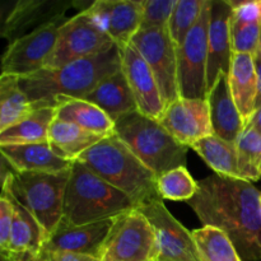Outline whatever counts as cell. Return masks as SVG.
<instances>
[{
  "label": "cell",
  "mask_w": 261,
  "mask_h": 261,
  "mask_svg": "<svg viewBox=\"0 0 261 261\" xmlns=\"http://www.w3.org/2000/svg\"><path fill=\"white\" fill-rule=\"evenodd\" d=\"M70 171L64 173L9 171L3 177V182L9 186L13 196L37 219L48 237L63 219L64 199Z\"/></svg>",
  "instance_id": "8992f818"
},
{
  "label": "cell",
  "mask_w": 261,
  "mask_h": 261,
  "mask_svg": "<svg viewBox=\"0 0 261 261\" xmlns=\"http://www.w3.org/2000/svg\"><path fill=\"white\" fill-rule=\"evenodd\" d=\"M3 185L8 186L4 182ZM10 196L14 205V218L9 247L2 255L3 261H41L42 249L48 239L47 233L37 219L13 196L12 191Z\"/></svg>",
  "instance_id": "d6986e66"
},
{
  "label": "cell",
  "mask_w": 261,
  "mask_h": 261,
  "mask_svg": "<svg viewBox=\"0 0 261 261\" xmlns=\"http://www.w3.org/2000/svg\"><path fill=\"white\" fill-rule=\"evenodd\" d=\"M161 124L185 147L213 135L211 111L206 99L178 98L166 106Z\"/></svg>",
  "instance_id": "2e32d148"
},
{
  "label": "cell",
  "mask_w": 261,
  "mask_h": 261,
  "mask_svg": "<svg viewBox=\"0 0 261 261\" xmlns=\"http://www.w3.org/2000/svg\"><path fill=\"white\" fill-rule=\"evenodd\" d=\"M157 190L162 200L190 201L198 191V181L188 168L178 167L157 177Z\"/></svg>",
  "instance_id": "4dcf8cb0"
},
{
  "label": "cell",
  "mask_w": 261,
  "mask_h": 261,
  "mask_svg": "<svg viewBox=\"0 0 261 261\" xmlns=\"http://www.w3.org/2000/svg\"><path fill=\"white\" fill-rule=\"evenodd\" d=\"M204 5L205 0H177L167 25L176 48L182 45L189 32L198 23Z\"/></svg>",
  "instance_id": "1f68e13d"
},
{
  "label": "cell",
  "mask_w": 261,
  "mask_h": 261,
  "mask_svg": "<svg viewBox=\"0 0 261 261\" xmlns=\"http://www.w3.org/2000/svg\"><path fill=\"white\" fill-rule=\"evenodd\" d=\"M98 259L99 261H158L154 229L139 209H133L114 219Z\"/></svg>",
  "instance_id": "52a82bcc"
},
{
  "label": "cell",
  "mask_w": 261,
  "mask_h": 261,
  "mask_svg": "<svg viewBox=\"0 0 261 261\" xmlns=\"http://www.w3.org/2000/svg\"><path fill=\"white\" fill-rule=\"evenodd\" d=\"M105 139L71 122L55 119L48 133V143L60 157L76 161L84 152Z\"/></svg>",
  "instance_id": "cb8c5ba5"
},
{
  "label": "cell",
  "mask_w": 261,
  "mask_h": 261,
  "mask_svg": "<svg viewBox=\"0 0 261 261\" xmlns=\"http://www.w3.org/2000/svg\"><path fill=\"white\" fill-rule=\"evenodd\" d=\"M114 219L84 226H73L61 221L55 232L46 241L41 256L55 252H71L99 257L102 245L109 234Z\"/></svg>",
  "instance_id": "ac0fdd59"
},
{
  "label": "cell",
  "mask_w": 261,
  "mask_h": 261,
  "mask_svg": "<svg viewBox=\"0 0 261 261\" xmlns=\"http://www.w3.org/2000/svg\"><path fill=\"white\" fill-rule=\"evenodd\" d=\"M241 178L249 182L261 180V135L246 125L236 143Z\"/></svg>",
  "instance_id": "f546056e"
},
{
  "label": "cell",
  "mask_w": 261,
  "mask_h": 261,
  "mask_svg": "<svg viewBox=\"0 0 261 261\" xmlns=\"http://www.w3.org/2000/svg\"><path fill=\"white\" fill-rule=\"evenodd\" d=\"M206 101L211 111L213 134L226 142L236 144L246 124L234 103L229 88L228 74H219L213 88L208 92Z\"/></svg>",
  "instance_id": "44dd1931"
},
{
  "label": "cell",
  "mask_w": 261,
  "mask_h": 261,
  "mask_svg": "<svg viewBox=\"0 0 261 261\" xmlns=\"http://www.w3.org/2000/svg\"><path fill=\"white\" fill-rule=\"evenodd\" d=\"M140 212L154 229L160 261H201L190 231L170 213L163 200L143 204Z\"/></svg>",
  "instance_id": "8fae6325"
},
{
  "label": "cell",
  "mask_w": 261,
  "mask_h": 261,
  "mask_svg": "<svg viewBox=\"0 0 261 261\" xmlns=\"http://www.w3.org/2000/svg\"><path fill=\"white\" fill-rule=\"evenodd\" d=\"M41 261H99L98 257L84 254H71V252H55L41 256Z\"/></svg>",
  "instance_id": "d590c367"
},
{
  "label": "cell",
  "mask_w": 261,
  "mask_h": 261,
  "mask_svg": "<svg viewBox=\"0 0 261 261\" xmlns=\"http://www.w3.org/2000/svg\"><path fill=\"white\" fill-rule=\"evenodd\" d=\"M228 82L234 103L247 125L256 111L257 79L254 55L233 54Z\"/></svg>",
  "instance_id": "7402d4cb"
},
{
  "label": "cell",
  "mask_w": 261,
  "mask_h": 261,
  "mask_svg": "<svg viewBox=\"0 0 261 261\" xmlns=\"http://www.w3.org/2000/svg\"><path fill=\"white\" fill-rule=\"evenodd\" d=\"M76 161L107 184L126 194L138 208L161 199L154 173L115 134L89 148Z\"/></svg>",
  "instance_id": "3957f363"
},
{
  "label": "cell",
  "mask_w": 261,
  "mask_h": 261,
  "mask_svg": "<svg viewBox=\"0 0 261 261\" xmlns=\"http://www.w3.org/2000/svg\"><path fill=\"white\" fill-rule=\"evenodd\" d=\"M143 2L144 0H96L86 12L120 48H124L139 32Z\"/></svg>",
  "instance_id": "9a60e30c"
},
{
  "label": "cell",
  "mask_w": 261,
  "mask_h": 261,
  "mask_svg": "<svg viewBox=\"0 0 261 261\" xmlns=\"http://www.w3.org/2000/svg\"><path fill=\"white\" fill-rule=\"evenodd\" d=\"M13 218H14V205L8 186L3 185L2 198H0V252L4 255L8 251L12 233Z\"/></svg>",
  "instance_id": "e575fe53"
},
{
  "label": "cell",
  "mask_w": 261,
  "mask_h": 261,
  "mask_svg": "<svg viewBox=\"0 0 261 261\" xmlns=\"http://www.w3.org/2000/svg\"><path fill=\"white\" fill-rule=\"evenodd\" d=\"M0 152L14 172L64 173L69 172L75 162L60 157L50 143L0 145Z\"/></svg>",
  "instance_id": "ffe728a7"
},
{
  "label": "cell",
  "mask_w": 261,
  "mask_h": 261,
  "mask_svg": "<svg viewBox=\"0 0 261 261\" xmlns=\"http://www.w3.org/2000/svg\"><path fill=\"white\" fill-rule=\"evenodd\" d=\"M255 69H256V79H257V97H256V110L261 107V55L255 54L254 55Z\"/></svg>",
  "instance_id": "8d00e7d4"
},
{
  "label": "cell",
  "mask_w": 261,
  "mask_h": 261,
  "mask_svg": "<svg viewBox=\"0 0 261 261\" xmlns=\"http://www.w3.org/2000/svg\"><path fill=\"white\" fill-rule=\"evenodd\" d=\"M56 119L71 122L87 132L107 138L114 134L115 122L99 107L86 99H64L56 109Z\"/></svg>",
  "instance_id": "d4e9b609"
},
{
  "label": "cell",
  "mask_w": 261,
  "mask_h": 261,
  "mask_svg": "<svg viewBox=\"0 0 261 261\" xmlns=\"http://www.w3.org/2000/svg\"><path fill=\"white\" fill-rule=\"evenodd\" d=\"M247 125H250L252 129L256 130V132L261 135V107H260V109H257L256 111H255V114L252 115L251 120H250L249 124H247Z\"/></svg>",
  "instance_id": "74e56055"
},
{
  "label": "cell",
  "mask_w": 261,
  "mask_h": 261,
  "mask_svg": "<svg viewBox=\"0 0 261 261\" xmlns=\"http://www.w3.org/2000/svg\"><path fill=\"white\" fill-rule=\"evenodd\" d=\"M132 45L147 61L161 89L165 105L180 98L177 82V48L168 28L139 30L133 37Z\"/></svg>",
  "instance_id": "30bf717a"
},
{
  "label": "cell",
  "mask_w": 261,
  "mask_h": 261,
  "mask_svg": "<svg viewBox=\"0 0 261 261\" xmlns=\"http://www.w3.org/2000/svg\"><path fill=\"white\" fill-rule=\"evenodd\" d=\"M84 99L106 112L114 122L132 112L138 111L134 97L122 70L102 81Z\"/></svg>",
  "instance_id": "603a6c76"
},
{
  "label": "cell",
  "mask_w": 261,
  "mask_h": 261,
  "mask_svg": "<svg viewBox=\"0 0 261 261\" xmlns=\"http://www.w3.org/2000/svg\"><path fill=\"white\" fill-rule=\"evenodd\" d=\"M190 148L203 158L204 162L216 172V175L242 180L239 170L236 144L226 142L213 134L203 138Z\"/></svg>",
  "instance_id": "4316f807"
},
{
  "label": "cell",
  "mask_w": 261,
  "mask_h": 261,
  "mask_svg": "<svg viewBox=\"0 0 261 261\" xmlns=\"http://www.w3.org/2000/svg\"><path fill=\"white\" fill-rule=\"evenodd\" d=\"M56 119L55 107L33 110L32 114L0 133V145H23L48 143L51 124Z\"/></svg>",
  "instance_id": "484cf974"
},
{
  "label": "cell",
  "mask_w": 261,
  "mask_h": 261,
  "mask_svg": "<svg viewBox=\"0 0 261 261\" xmlns=\"http://www.w3.org/2000/svg\"><path fill=\"white\" fill-rule=\"evenodd\" d=\"M158 261H160V260H158Z\"/></svg>",
  "instance_id": "b9f144b4"
},
{
  "label": "cell",
  "mask_w": 261,
  "mask_h": 261,
  "mask_svg": "<svg viewBox=\"0 0 261 261\" xmlns=\"http://www.w3.org/2000/svg\"><path fill=\"white\" fill-rule=\"evenodd\" d=\"M120 50L121 70L134 97L138 111L144 116L161 121L166 105L154 74L132 43Z\"/></svg>",
  "instance_id": "5bb4252c"
},
{
  "label": "cell",
  "mask_w": 261,
  "mask_h": 261,
  "mask_svg": "<svg viewBox=\"0 0 261 261\" xmlns=\"http://www.w3.org/2000/svg\"><path fill=\"white\" fill-rule=\"evenodd\" d=\"M116 43L91 19L87 12H78L59 31L58 41L46 60L45 69H58L73 61L106 53Z\"/></svg>",
  "instance_id": "9c48e42d"
},
{
  "label": "cell",
  "mask_w": 261,
  "mask_h": 261,
  "mask_svg": "<svg viewBox=\"0 0 261 261\" xmlns=\"http://www.w3.org/2000/svg\"><path fill=\"white\" fill-rule=\"evenodd\" d=\"M231 30V42L233 54H249L255 55L259 50L261 23L240 22L229 20Z\"/></svg>",
  "instance_id": "d6a6232c"
},
{
  "label": "cell",
  "mask_w": 261,
  "mask_h": 261,
  "mask_svg": "<svg viewBox=\"0 0 261 261\" xmlns=\"http://www.w3.org/2000/svg\"><path fill=\"white\" fill-rule=\"evenodd\" d=\"M191 234L201 261H242L233 242L222 229L203 226Z\"/></svg>",
  "instance_id": "f1b7e54d"
},
{
  "label": "cell",
  "mask_w": 261,
  "mask_h": 261,
  "mask_svg": "<svg viewBox=\"0 0 261 261\" xmlns=\"http://www.w3.org/2000/svg\"><path fill=\"white\" fill-rule=\"evenodd\" d=\"M261 191L249 181L211 175L188 201L204 226L222 229L242 261L261 260Z\"/></svg>",
  "instance_id": "6da1fadb"
},
{
  "label": "cell",
  "mask_w": 261,
  "mask_h": 261,
  "mask_svg": "<svg viewBox=\"0 0 261 261\" xmlns=\"http://www.w3.org/2000/svg\"><path fill=\"white\" fill-rule=\"evenodd\" d=\"M232 8L228 0H217L211 4V19L208 33V66H206V89L213 88L221 73H229L232 50L231 20Z\"/></svg>",
  "instance_id": "e0dca14e"
},
{
  "label": "cell",
  "mask_w": 261,
  "mask_h": 261,
  "mask_svg": "<svg viewBox=\"0 0 261 261\" xmlns=\"http://www.w3.org/2000/svg\"><path fill=\"white\" fill-rule=\"evenodd\" d=\"M260 203H261V199H260Z\"/></svg>",
  "instance_id": "60d3db41"
},
{
  "label": "cell",
  "mask_w": 261,
  "mask_h": 261,
  "mask_svg": "<svg viewBox=\"0 0 261 261\" xmlns=\"http://www.w3.org/2000/svg\"><path fill=\"white\" fill-rule=\"evenodd\" d=\"M177 0H144L140 30L166 28Z\"/></svg>",
  "instance_id": "836d02e7"
},
{
  "label": "cell",
  "mask_w": 261,
  "mask_h": 261,
  "mask_svg": "<svg viewBox=\"0 0 261 261\" xmlns=\"http://www.w3.org/2000/svg\"><path fill=\"white\" fill-rule=\"evenodd\" d=\"M114 134L155 177L186 167L189 147L178 143L157 120L134 111L115 122Z\"/></svg>",
  "instance_id": "5b68a950"
},
{
  "label": "cell",
  "mask_w": 261,
  "mask_h": 261,
  "mask_svg": "<svg viewBox=\"0 0 261 261\" xmlns=\"http://www.w3.org/2000/svg\"><path fill=\"white\" fill-rule=\"evenodd\" d=\"M256 54H259V55H261V35H260V43H259V50H257V53Z\"/></svg>",
  "instance_id": "f35d334b"
},
{
  "label": "cell",
  "mask_w": 261,
  "mask_h": 261,
  "mask_svg": "<svg viewBox=\"0 0 261 261\" xmlns=\"http://www.w3.org/2000/svg\"><path fill=\"white\" fill-rule=\"evenodd\" d=\"M71 8L79 10L78 3L71 0H19L5 18L2 36L9 43L13 42L51 23L65 20L66 13Z\"/></svg>",
  "instance_id": "4fadbf2b"
},
{
  "label": "cell",
  "mask_w": 261,
  "mask_h": 261,
  "mask_svg": "<svg viewBox=\"0 0 261 261\" xmlns=\"http://www.w3.org/2000/svg\"><path fill=\"white\" fill-rule=\"evenodd\" d=\"M137 204L88 167L75 161L65 190L61 221L73 226L114 219L137 209Z\"/></svg>",
  "instance_id": "277c9868"
},
{
  "label": "cell",
  "mask_w": 261,
  "mask_h": 261,
  "mask_svg": "<svg viewBox=\"0 0 261 261\" xmlns=\"http://www.w3.org/2000/svg\"><path fill=\"white\" fill-rule=\"evenodd\" d=\"M212 0H205L198 23L177 47V82L180 98L206 99L208 33Z\"/></svg>",
  "instance_id": "ba28073f"
},
{
  "label": "cell",
  "mask_w": 261,
  "mask_h": 261,
  "mask_svg": "<svg viewBox=\"0 0 261 261\" xmlns=\"http://www.w3.org/2000/svg\"><path fill=\"white\" fill-rule=\"evenodd\" d=\"M259 4H260V10H261V0H259Z\"/></svg>",
  "instance_id": "ab89813d"
},
{
  "label": "cell",
  "mask_w": 261,
  "mask_h": 261,
  "mask_svg": "<svg viewBox=\"0 0 261 261\" xmlns=\"http://www.w3.org/2000/svg\"><path fill=\"white\" fill-rule=\"evenodd\" d=\"M33 106L19 84V76H0V133L14 126L33 112Z\"/></svg>",
  "instance_id": "83f0119b"
},
{
  "label": "cell",
  "mask_w": 261,
  "mask_h": 261,
  "mask_svg": "<svg viewBox=\"0 0 261 261\" xmlns=\"http://www.w3.org/2000/svg\"><path fill=\"white\" fill-rule=\"evenodd\" d=\"M65 20L51 23L10 42L2 59V74L23 78L43 69Z\"/></svg>",
  "instance_id": "7c38bea8"
},
{
  "label": "cell",
  "mask_w": 261,
  "mask_h": 261,
  "mask_svg": "<svg viewBox=\"0 0 261 261\" xmlns=\"http://www.w3.org/2000/svg\"><path fill=\"white\" fill-rule=\"evenodd\" d=\"M121 70L117 45L106 53L73 61L58 69H41L19 78V84L33 109L55 107L69 98L84 99L102 81Z\"/></svg>",
  "instance_id": "7a4b0ae2"
}]
</instances>
